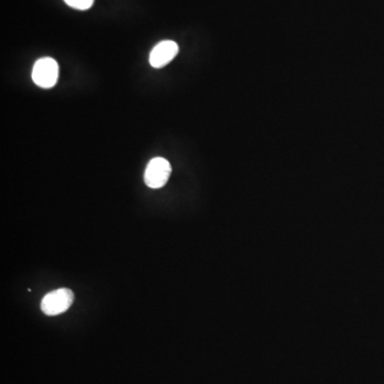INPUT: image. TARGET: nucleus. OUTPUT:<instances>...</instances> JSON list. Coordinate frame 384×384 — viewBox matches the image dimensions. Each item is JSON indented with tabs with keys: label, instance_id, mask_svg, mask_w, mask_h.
I'll list each match as a JSON object with an SVG mask.
<instances>
[{
	"label": "nucleus",
	"instance_id": "3",
	"mask_svg": "<svg viewBox=\"0 0 384 384\" xmlns=\"http://www.w3.org/2000/svg\"><path fill=\"white\" fill-rule=\"evenodd\" d=\"M172 168L170 163L163 157H156L147 163L145 182L152 189H159L168 183Z\"/></svg>",
	"mask_w": 384,
	"mask_h": 384
},
{
	"label": "nucleus",
	"instance_id": "1",
	"mask_svg": "<svg viewBox=\"0 0 384 384\" xmlns=\"http://www.w3.org/2000/svg\"><path fill=\"white\" fill-rule=\"evenodd\" d=\"M74 302V293L68 289H59L45 295L41 310L47 316H57L70 309Z\"/></svg>",
	"mask_w": 384,
	"mask_h": 384
},
{
	"label": "nucleus",
	"instance_id": "5",
	"mask_svg": "<svg viewBox=\"0 0 384 384\" xmlns=\"http://www.w3.org/2000/svg\"><path fill=\"white\" fill-rule=\"evenodd\" d=\"M64 3L70 6L71 8L84 11V10L90 9L93 6L94 0H64Z\"/></svg>",
	"mask_w": 384,
	"mask_h": 384
},
{
	"label": "nucleus",
	"instance_id": "4",
	"mask_svg": "<svg viewBox=\"0 0 384 384\" xmlns=\"http://www.w3.org/2000/svg\"><path fill=\"white\" fill-rule=\"evenodd\" d=\"M179 54V45L171 40L159 42L152 49L149 54V64L154 68H161L167 66Z\"/></svg>",
	"mask_w": 384,
	"mask_h": 384
},
{
	"label": "nucleus",
	"instance_id": "2",
	"mask_svg": "<svg viewBox=\"0 0 384 384\" xmlns=\"http://www.w3.org/2000/svg\"><path fill=\"white\" fill-rule=\"evenodd\" d=\"M59 66L55 59L45 57L35 63L33 70V80L37 86L51 89L58 82Z\"/></svg>",
	"mask_w": 384,
	"mask_h": 384
}]
</instances>
